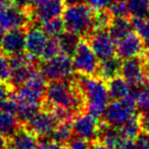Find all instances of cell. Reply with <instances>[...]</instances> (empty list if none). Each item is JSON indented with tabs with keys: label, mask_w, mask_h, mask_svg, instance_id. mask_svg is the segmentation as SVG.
Returning a JSON list of instances; mask_svg holds the SVG:
<instances>
[{
	"label": "cell",
	"mask_w": 149,
	"mask_h": 149,
	"mask_svg": "<svg viewBox=\"0 0 149 149\" xmlns=\"http://www.w3.org/2000/svg\"><path fill=\"white\" fill-rule=\"evenodd\" d=\"M77 86L88 113L97 118L102 116L110 100L107 85H105L103 80L92 76H81L78 79Z\"/></svg>",
	"instance_id": "obj_1"
},
{
	"label": "cell",
	"mask_w": 149,
	"mask_h": 149,
	"mask_svg": "<svg viewBox=\"0 0 149 149\" xmlns=\"http://www.w3.org/2000/svg\"><path fill=\"white\" fill-rule=\"evenodd\" d=\"M45 98L52 107H58L68 111L78 112L84 105L82 94L78 88L70 80L61 81H51L47 85Z\"/></svg>",
	"instance_id": "obj_2"
},
{
	"label": "cell",
	"mask_w": 149,
	"mask_h": 149,
	"mask_svg": "<svg viewBox=\"0 0 149 149\" xmlns=\"http://www.w3.org/2000/svg\"><path fill=\"white\" fill-rule=\"evenodd\" d=\"M95 13L93 9L85 3H70L62 13L64 29L76 36H86L94 29Z\"/></svg>",
	"instance_id": "obj_3"
},
{
	"label": "cell",
	"mask_w": 149,
	"mask_h": 149,
	"mask_svg": "<svg viewBox=\"0 0 149 149\" xmlns=\"http://www.w3.org/2000/svg\"><path fill=\"white\" fill-rule=\"evenodd\" d=\"M41 72L36 70L31 77L21 85L17 93L13 95L17 103L40 106L41 101L45 97L47 82Z\"/></svg>",
	"instance_id": "obj_4"
},
{
	"label": "cell",
	"mask_w": 149,
	"mask_h": 149,
	"mask_svg": "<svg viewBox=\"0 0 149 149\" xmlns=\"http://www.w3.org/2000/svg\"><path fill=\"white\" fill-rule=\"evenodd\" d=\"M136 104L132 95L120 100H113L108 103L102 114L104 124L118 129L132 116H136Z\"/></svg>",
	"instance_id": "obj_5"
},
{
	"label": "cell",
	"mask_w": 149,
	"mask_h": 149,
	"mask_svg": "<svg viewBox=\"0 0 149 149\" xmlns=\"http://www.w3.org/2000/svg\"><path fill=\"white\" fill-rule=\"evenodd\" d=\"M41 72L46 79L50 81L70 80L74 77V72L72 57L60 52L53 57L43 60Z\"/></svg>",
	"instance_id": "obj_6"
},
{
	"label": "cell",
	"mask_w": 149,
	"mask_h": 149,
	"mask_svg": "<svg viewBox=\"0 0 149 149\" xmlns=\"http://www.w3.org/2000/svg\"><path fill=\"white\" fill-rule=\"evenodd\" d=\"M74 72L81 76H93L97 72L99 58L94 53L89 42L80 41L72 54Z\"/></svg>",
	"instance_id": "obj_7"
},
{
	"label": "cell",
	"mask_w": 149,
	"mask_h": 149,
	"mask_svg": "<svg viewBox=\"0 0 149 149\" xmlns=\"http://www.w3.org/2000/svg\"><path fill=\"white\" fill-rule=\"evenodd\" d=\"M34 59L35 58L32 57L30 54L24 52L11 56V72L8 81L11 86L19 87L36 72Z\"/></svg>",
	"instance_id": "obj_8"
},
{
	"label": "cell",
	"mask_w": 149,
	"mask_h": 149,
	"mask_svg": "<svg viewBox=\"0 0 149 149\" xmlns=\"http://www.w3.org/2000/svg\"><path fill=\"white\" fill-rule=\"evenodd\" d=\"M122 77L132 87H139L149 82V68L140 56L125 59L120 68Z\"/></svg>",
	"instance_id": "obj_9"
},
{
	"label": "cell",
	"mask_w": 149,
	"mask_h": 149,
	"mask_svg": "<svg viewBox=\"0 0 149 149\" xmlns=\"http://www.w3.org/2000/svg\"><path fill=\"white\" fill-rule=\"evenodd\" d=\"M58 123L59 122L51 109H39L26 122V125L28 130L31 131L34 135L39 138H46L50 137Z\"/></svg>",
	"instance_id": "obj_10"
},
{
	"label": "cell",
	"mask_w": 149,
	"mask_h": 149,
	"mask_svg": "<svg viewBox=\"0 0 149 149\" xmlns=\"http://www.w3.org/2000/svg\"><path fill=\"white\" fill-rule=\"evenodd\" d=\"M29 22V17L24 9L17 7L7 0H0V27L5 31L23 29Z\"/></svg>",
	"instance_id": "obj_11"
},
{
	"label": "cell",
	"mask_w": 149,
	"mask_h": 149,
	"mask_svg": "<svg viewBox=\"0 0 149 149\" xmlns=\"http://www.w3.org/2000/svg\"><path fill=\"white\" fill-rule=\"evenodd\" d=\"M89 44L99 60L114 56L116 40L106 29H96L90 36Z\"/></svg>",
	"instance_id": "obj_12"
},
{
	"label": "cell",
	"mask_w": 149,
	"mask_h": 149,
	"mask_svg": "<svg viewBox=\"0 0 149 149\" xmlns=\"http://www.w3.org/2000/svg\"><path fill=\"white\" fill-rule=\"evenodd\" d=\"M72 128L74 135L87 141H93L99 135L100 126L97 118L88 112L77 114L72 120Z\"/></svg>",
	"instance_id": "obj_13"
},
{
	"label": "cell",
	"mask_w": 149,
	"mask_h": 149,
	"mask_svg": "<svg viewBox=\"0 0 149 149\" xmlns=\"http://www.w3.org/2000/svg\"><path fill=\"white\" fill-rule=\"evenodd\" d=\"M144 43L136 33L131 32L125 37L116 40V54L120 59L138 57L144 51Z\"/></svg>",
	"instance_id": "obj_14"
},
{
	"label": "cell",
	"mask_w": 149,
	"mask_h": 149,
	"mask_svg": "<svg viewBox=\"0 0 149 149\" xmlns=\"http://www.w3.org/2000/svg\"><path fill=\"white\" fill-rule=\"evenodd\" d=\"M49 37L40 27H31L26 32L25 50L34 58H42Z\"/></svg>",
	"instance_id": "obj_15"
},
{
	"label": "cell",
	"mask_w": 149,
	"mask_h": 149,
	"mask_svg": "<svg viewBox=\"0 0 149 149\" xmlns=\"http://www.w3.org/2000/svg\"><path fill=\"white\" fill-rule=\"evenodd\" d=\"M26 32L23 29L8 30L0 41V48L6 55L13 56L25 51Z\"/></svg>",
	"instance_id": "obj_16"
},
{
	"label": "cell",
	"mask_w": 149,
	"mask_h": 149,
	"mask_svg": "<svg viewBox=\"0 0 149 149\" xmlns=\"http://www.w3.org/2000/svg\"><path fill=\"white\" fill-rule=\"evenodd\" d=\"M64 8V0H45L44 2L36 5L33 17L42 24L49 19L60 17Z\"/></svg>",
	"instance_id": "obj_17"
},
{
	"label": "cell",
	"mask_w": 149,
	"mask_h": 149,
	"mask_svg": "<svg viewBox=\"0 0 149 149\" xmlns=\"http://www.w3.org/2000/svg\"><path fill=\"white\" fill-rule=\"evenodd\" d=\"M8 149H37L38 137L28 129H19L13 136Z\"/></svg>",
	"instance_id": "obj_18"
},
{
	"label": "cell",
	"mask_w": 149,
	"mask_h": 149,
	"mask_svg": "<svg viewBox=\"0 0 149 149\" xmlns=\"http://www.w3.org/2000/svg\"><path fill=\"white\" fill-rule=\"evenodd\" d=\"M131 87L132 86L124 78L120 77V76H116V77L108 80L107 90L110 99L120 100L130 96L132 93Z\"/></svg>",
	"instance_id": "obj_19"
},
{
	"label": "cell",
	"mask_w": 149,
	"mask_h": 149,
	"mask_svg": "<svg viewBox=\"0 0 149 149\" xmlns=\"http://www.w3.org/2000/svg\"><path fill=\"white\" fill-rule=\"evenodd\" d=\"M19 118L13 111L0 107V133L11 137L19 130Z\"/></svg>",
	"instance_id": "obj_20"
},
{
	"label": "cell",
	"mask_w": 149,
	"mask_h": 149,
	"mask_svg": "<svg viewBox=\"0 0 149 149\" xmlns=\"http://www.w3.org/2000/svg\"><path fill=\"white\" fill-rule=\"evenodd\" d=\"M120 68H122V62H120V58L112 56V57L100 60L99 64H98L97 74L102 80L108 81V80L118 76V74L120 72Z\"/></svg>",
	"instance_id": "obj_21"
},
{
	"label": "cell",
	"mask_w": 149,
	"mask_h": 149,
	"mask_svg": "<svg viewBox=\"0 0 149 149\" xmlns=\"http://www.w3.org/2000/svg\"><path fill=\"white\" fill-rule=\"evenodd\" d=\"M131 95L134 99L137 109L143 113L149 112V82L136 87Z\"/></svg>",
	"instance_id": "obj_22"
},
{
	"label": "cell",
	"mask_w": 149,
	"mask_h": 149,
	"mask_svg": "<svg viewBox=\"0 0 149 149\" xmlns=\"http://www.w3.org/2000/svg\"><path fill=\"white\" fill-rule=\"evenodd\" d=\"M109 32L116 40L120 39L133 32L132 22L129 21L126 17H113L109 26Z\"/></svg>",
	"instance_id": "obj_23"
},
{
	"label": "cell",
	"mask_w": 149,
	"mask_h": 149,
	"mask_svg": "<svg viewBox=\"0 0 149 149\" xmlns=\"http://www.w3.org/2000/svg\"><path fill=\"white\" fill-rule=\"evenodd\" d=\"M72 135H74V132H72V124L68 123V122L58 123L49 138L50 140L54 141L58 144L63 145L72 140Z\"/></svg>",
	"instance_id": "obj_24"
},
{
	"label": "cell",
	"mask_w": 149,
	"mask_h": 149,
	"mask_svg": "<svg viewBox=\"0 0 149 149\" xmlns=\"http://www.w3.org/2000/svg\"><path fill=\"white\" fill-rule=\"evenodd\" d=\"M118 131L120 132V134L123 137L128 139H136L139 135L141 134V123H140V118H138L137 116H134L130 118L129 120H127L123 126H120L118 129Z\"/></svg>",
	"instance_id": "obj_25"
},
{
	"label": "cell",
	"mask_w": 149,
	"mask_h": 149,
	"mask_svg": "<svg viewBox=\"0 0 149 149\" xmlns=\"http://www.w3.org/2000/svg\"><path fill=\"white\" fill-rule=\"evenodd\" d=\"M57 40L58 43H59L60 51L70 56H72L78 43L80 42L79 36H76L66 31H64L59 37H57Z\"/></svg>",
	"instance_id": "obj_26"
},
{
	"label": "cell",
	"mask_w": 149,
	"mask_h": 149,
	"mask_svg": "<svg viewBox=\"0 0 149 149\" xmlns=\"http://www.w3.org/2000/svg\"><path fill=\"white\" fill-rule=\"evenodd\" d=\"M132 26L144 45L149 47V17H133Z\"/></svg>",
	"instance_id": "obj_27"
},
{
	"label": "cell",
	"mask_w": 149,
	"mask_h": 149,
	"mask_svg": "<svg viewBox=\"0 0 149 149\" xmlns=\"http://www.w3.org/2000/svg\"><path fill=\"white\" fill-rule=\"evenodd\" d=\"M128 15L133 17H144L149 13L148 0H126Z\"/></svg>",
	"instance_id": "obj_28"
},
{
	"label": "cell",
	"mask_w": 149,
	"mask_h": 149,
	"mask_svg": "<svg viewBox=\"0 0 149 149\" xmlns=\"http://www.w3.org/2000/svg\"><path fill=\"white\" fill-rule=\"evenodd\" d=\"M42 29L46 33L48 37L51 38H57L65 31L64 29V25L62 19L60 17H56V19H52L49 21H46L42 23Z\"/></svg>",
	"instance_id": "obj_29"
},
{
	"label": "cell",
	"mask_w": 149,
	"mask_h": 149,
	"mask_svg": "<svg viewBox=\"0 0 149 149\" xmlns=\"http://www.w3.org/2000/svg\"><path fill=\"white\" fill-rule=\"evenodd\" d=\"M112 19H113V17H112V15L110 13L109 10H107V9L98 10V13L95 15V19H94L95 29H106V28H109Z\"/></svg>",
	"instance_id": "obj_30"
},
{
	"label": "cell",
	"mask_w": 149,
	"mask_h": 149,
	"mask_svg": "<svg viewBox=\"0 0 149 149\" xmlns=\"http://www.w3.org/2000/svg\"><path fill=\"white\" fill-rule=\"evenodd\" d=\"M11 66L10 59L7 57L5 53L0 51V82H8L10 78Z\"/></svg>",
	"instance_id": "obj_31"
},
{
	"label": "cell",
	"mask_w": 149,
	"mask_h": 149,
	"mask_svg": "<svg viewBox=\"0 0 149 149\" xmlns=\"http://www.w3.org/2000/svg\"><path fill=\"white\" fill-rule=\"evenodd\" d=\"M61 51H60L59 43H58L57 38L49 37L48 43L45 48V51H44V54H43V56H42V59L45 60V59H48V58H51V57H53V56L57 55Z\"/></svg>",
	"instance_id": "obj_32"
},
{
	"label": "cell",
	"mask_w": 149,
	"mask_h": 149,
	"mask_svg": "<svg viewBox=\"0 0 149 149\" xmlns=\"http://www.w3.org/2000/svg\"><path fill=\"white\" fill-rule=\"evenodd\" d=\"M108 10L110 11V13H111L113 17H126V15H128L126 0H116V1L108 7Z\"/></svg>",
	"instance_id": "obj_33"
},
{
	"label": "cell",
	"mask_w": 149,
	"mask_h": 149,
	"mask_svg": "<svg viewBox=\"0 0 149 149\" xmlns=\"http://www.w3.org/2000/svg\"><path fill=\"white\" fill-rule=\"evenodd\" d=\"M116 0H87L88 5L94 10L107 9Z\"/></svg>",
	"instance_id": "obj_34"
},
{
	"label": "cell",
	"mask_w": 149,
	"mask_h": 149,
	"mask_svg": "<svg viewBox=\"0 0 149 149\" xmlns=\"http://www.w3.org/2000/svg\"><path fill=\"white\" fill-rule=\"evenodd\" d=\"M68 149H90L89 141L82 138H72L68 143Z\"/></svg>",
	"instance_id": "obj_35"
},
{
	"label": "cell",
	"mask_w": 149,
	"mask_h": 149,
	"mask_svg": "<svg viewBox=\"0 0 149 149\" xmlns=\"http://www.w3.org/2000/svg\"><path fill=\"white\" fill-rule=\"evenodd\" d=\"M113 149H136L135 139H128L122 136Z\"/></svg>",
	"instance_id": "obj_36"
},
{
	"label": "cell",
	"mask_w": 149,
	"mask_h": 149,
	"mask_svg": "<svg viewBox=\"0 0 149 149\" xmlns=\"http://www.w3.org/2000/svg\"><path fill=\"white\" fill-rule=\"evenodd\" d=\"M136 149H149V134L141 133L136 139Z\"/></svg>",
	"instance_id": "obj_37"
},
{
	"label": "cell",
	"mask_w": 149,
	"mask_h": 149,
	"mask_svg": "<svg viewBox=\"0 0 149 149\" xmlns=\"http://www.w3.org/2000/svg\"><path fill=\"white\" fill-rule=\"evenodd\" d=\"M37 149H65V148H63L61 144H58V143L50 140V141H43L42 143H40L38 145Z\"/></svg>",
	"instance_id": "obj_38"
},
{
	"label": "cell",
	"mask_w": 149,
	"mask_h": 149,
	"mask_svg": "<svg viewBox=\"0 0 149 149\" xmlns=\"http://www.w3.org/2000/svg\"><path fill=\"white\" fill-rule=\"evenodd\" d=\"M141 128L144 131V133L149 134V112H145L140 118Z\"/></svg>",
	"instance_id": "obj_39"
},
{
	"label": "cell",
	"mask_w": 149,
	"mask_h": 149,
	"mask_svg": "<svg viewBox=\"0 0 149 149\" xmlns=\"http://www.w3.org/2000/svg\"><path fill=\"white\" fill-rule=\"evenodd\" d=\"M13 3L22 9H27L33 4L32 0H13Z\"/></svg>",
	"instance_id": "obj_40"
},
{
	"label": "cell",
	"mask_w": 149,
	"mask_h": 149,
	"mask_svg": "<svg viewBox=\"0 0 149 149\" xmlns=\"http://www.w3.org/2000/svg\"><path fill=\"white\" fill-rule=\"evenodd\" d=\"M8 97H9L8 89H7V87L4 85L3 82H0V102L5 100Z\"/></svg>",
	"instance_id": "obj_41"
},
{
	"label": "cell",
	"mask_w": 149,
	"mask_h": 149,
	"mask_svg": "<svg viewBox=\"0 0 149 149\" xmlns=\"http://www.w3.org/2000/svg\"><path fill=\"white\" fill-rule=\"evenodd\" d=\"M0 149H8V142H7V137L0 133Z\"/></svg>",
	"instance_id": "obj_42"
},
{
	"label": "cell",
	"mask_w": 149,
	"mask_h": 149,
	"mask_svg": "<svg viewBox=\"0 0 149 149\" xmlns=\"http://www.w3.org/2000/svg\"><path fill=\"white\" fill-rule=\"evenodd\" d=\"M90 149H111L108 146H106L104 143L100 142H94L92 145H90Z\"/></svg>",
	"instance_id": "obj_43"
},
{
	"label": "cell",
	"mask_w": 149,
	"mask_h": 149,
	"mask_svg": "<svg viewBox=\"0 0 149 149\" xmlns=\"http://www.w3.org/2000/svg\"><path fill=\"white\" fill-rule=\"evenodd\" d=\"M145 61H146V63L149 65V47H148V49H147L146 53H145Z\"/></svg>",
	"instance_id": "obj_44"
},
{
	"label": "cell",
	"mask_w": 149,
	"mask_h": 149,
	"mask_svg": "<svg viewBox=\"0 0 149 149\" xmlns=\"http://www.w3.org/2000/svg\"><path fill=\"white\" fill-rule=\"evenodd\" d=\"M44 1H45V0H32V2H33L34 5H38V4H40V3L44 2Z\"/></svg>",
	"instance_id": "obj_45"
},
{
	"label": "cell",
	"mask_w": 149,
	"mask_h": 149,
	"mask_svg": "<svg viewBox=\"0 0 149 149\" xmlns=\"http://www.w3.org/2000/svg\"><path fill=\"white\" fill-rule=\"evenodd\" d=\"M5 32H6V31H5L3 28L0 27V41H1V39H2V37H3V35H4Z\"/></svg>",
	"instance_id": "obj_46"
},
{
	"label": "cell",
	"mask_w": 149,
	"mask_h": 149,
	"mask_svg": "<svg viewBox=\"0 0 149 149\" xmlns=\"http://www.w3.org/2000/svg\"><path fill=\"white\" fill-rule=\"evenodd\" d=\"M68 2H70V3H74V2H78V0H68Z\"/></svg>",
	"instance_id": "obj_47"
},
{
	"label": "cell",
	"mask_w": 149,
	"mask_h": 149,
	"mask_svg": "<svg viewBox=\"0 0 149 149\" xmlns=\"http://www.w3.org/2000/svg\"><path fill=\"white\" fill-rule=\"evenodd\" d=\"M148 9H149V0H148Z\"/></svg>",
	"instance_id": "obj_48"
}]
</instances>
